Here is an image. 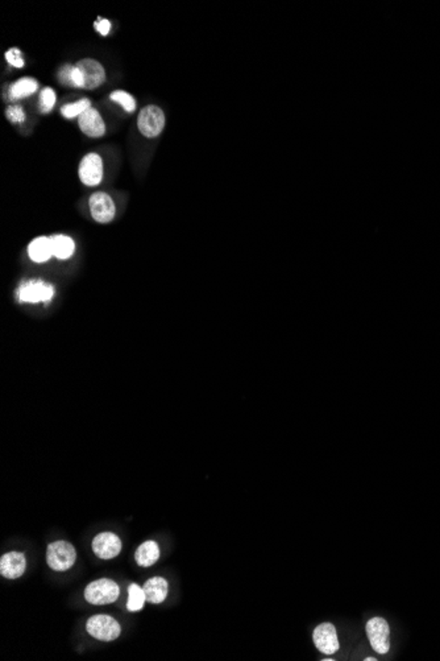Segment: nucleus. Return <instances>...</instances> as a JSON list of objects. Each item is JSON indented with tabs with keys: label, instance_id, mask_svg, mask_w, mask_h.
<instances>
[{
	"label": "nucleus",
	"instance_id": "1",
	"mask_svg": "<svg viewBox=\"0 0 440 661\" xmlns=\"http://www.w3.org/2000/svg\"><path fill=\"white\" fill-rule=\"evenodd\" d=\"M77 553L74 546L67 541H54L49 544L47 561L50 569L56 572H66L74 565Z\"/></svg>",
	"mask_w": 440,
	"mask_h": 661
},
{
	"label": "nucleus",
	"instance_id": "2",
	"mask_svg": "<svg viewBox=\"0 0 440 661\" xmlns=\"http://www.w3.org/2000/svg\"><path fill=\"white\" fill-rule=\"evenodd\" d=\"M119 593L120 590L116 582L107 578H102V580H98L87 584L85 589V598L88 604L103 606V604H114L119 598Z\"/></svg>",
	"mask_w": 440,
	"mask_h": 661
},
{
	"label": "nucleus",
	"instance_id": "3",
	"mask_svg": "<svg viewBox=\"0 0 440 661\" xmlns=\"http://www.w3.org/2000/svg\"><path fill=\"white\" fill-rule=\"evenodd\" d=\"M87 633H90L93 638L103 642H111L115 640L120 635V624L116 622L115 619L110 615H94L91 616L86 624Z\"/></svg>",
	"mask_w": 440,
	"mask_h": 661
},
{
	"label": "nucleus",
	"instance_id": "4",
	"mask_svg": "<svg viewBox=\"0 0 440 661\" xmlns=\"http://www.w3.org/2000/svg\"><path fill=\"white\" fill-rule=\"evenodd\" d=\"M139 131L145 137H156L163 132L165 127V114L158 106H146L137 118Z\"/></svg>",
	"mask_w": 440,
	"mask_h": 661
},
{
	"label": "nucleus",
	"instance_id": "5",
	"mask_svg": "<svg viewBox=\"0 0 440 661\" xmlns=\"http://www.w3.org/2000/svg\"><path fill=\"white\" fill-rule=\"evenodd\" d=\"M365 631L369 638L371 645L374 651L380 655H385L390 648V628L389 624L380 616L372 618L365 626Z\"/></svg>",
	"mask_w": 440,
	"mask_h": 661
},
{
	"label": "nucleus",
	"instance_id": "6",
	"mask_svg": "<svg viewBox=\"0 0 440 661\" xmlns=\"http://www.w3.org/2000/svg\"><path fill=\"white\" fill-rule=\"evenodd\" d=\"M18 296L21 303H49L54 296V288L42 280H29L20 286Z\"/></svg>",
	"mask_w": 440,
	"mask_h": 661
},
{
	"label": "nucleus",
	"instance_id": "7",
	"mask_svg": "<svg viewBox=\"0 0 440 661\" xmlns=\"http://www.w3.org/2000/svg\"><path fill=\"white\" fill-rule=\"evenodd\" d=\"M103 162L99 154H86L79 164V180L87 186H98L103 180Z\"/></svg>",
	"mask_w": 440,
	"mask_h": 661
},
{
	"label": "nucleus",
	"instance_id": "8",
	"mask_svg": "<svg viewBox=\"0 0 440 661\" xmlns=\"http://www.w3.org/2000/svg\"><path fill=\"white\" fill-rule=\"evenodd\" d=\"M88 208L93 218L99 223H108L115 218V202L107 193H94L88 200Z\"/></svg>",
	"mask_w": 440,
	"mask_h": 661
},
{
	"label": "nucleus",
	"instance_id": "9",
	"mask_svg": "<svg viewBox=\"0 0 440 661\" xmlns=\"http://www.w3.org/2000/svg\"><path fill=\"white\" fill-rule=\"evenodd\" d=\"M313 640L316 648L325 655H334L339 650V640L334 624L322 623L313 633Z\"/></svg>",
	"mask_w": 440,
	"mask_h": 661
},
{
	"label": "nucleus",
	"instance_id": "10",
	"mask_svg": "<svg viewBox=\"0 0 440 661\" xmlns=\"http://www.w3.org/2000/svg\"><path fill=\"white\" fill-rule=\"evenodd\" d=\"M76 67L79 69L83 77V89L93 90L100 86L105 81V67L93 58H83Z\"/></svg>",
	"mask_w": 440,
	"mask_h": 661
},
{
	"label": "nucleus",
	"instance_id": "11",
	"mask_svg": "<svg viewBox=\"0 0 440 661\" xmlns=\"http://www.w3.org/2000/svg\"><path fill=\"white\" fill-rule=\"evenodd\" d=\"M93 550L102 560H111L122 550V540L112 532H102L93 540Z\"/></svg>",
	"mask_w": 440,
	"mask_h": 661
},
{
	"label": "nucleus",
	"instance_id": "12",
	"mask_svg": "<svg viewBox=\"0 0 440 661\" xmlns=\"http://www.w3.org/2000/svg\"><path fill=\"white\" fill-rule=\"evenodd\" d=\"M27 567L25 556L20 552L6 553L0 560V573L8 580H15L24 575Z\"/></svg>",
	"mask_w": 440,
	"mask_h": 661
},
{
	"label": "nucleus",
	"instance_id": "13",
	"mask_svg": "<svg viewBox=\"0 0 440 661\" xmlns=\"http://www.w3.org/2000/svg\"><path fill=\"white\" fill-rule=\"evenodd\" d=\"M78 125L83 134L90 137H100L105 134V125L98 110L90 107L78 119Z\"/></svg>",
	"mask_w": 440,
	"mask_h": 661
},
{
	"label": "nucleus",
	"instance_id": "14",
	"mask_svg": "<svg viewBox=\"0 0 440 661\" xmlns=\"http://www.w3.org/2000/svg\"><path fill=\"white\" fill-rule=\"evenodd\" d=\"M146 601L151 604H163L168 595V582L163 577H154L144 584Z\"/></svg>",
	"mask_w": 440,
	"mask_h": 661
},
{
	"label": "nucleus",
	"instance_id": "15",
	"mask_svg": "<svg viewBox=\"0 0 440 661\" xmlns=\"http://www.w3.org/2000/svg\"><path fill=\"white\" fill-rule=\"evenodd\" d=\"M28 255L30 260H33L35 263L48 261L53 256L50 239L47 237H39L32 240L28 246Z\"/></svg>",
	"mask_w": 440,
	"mask_h": 661
},
{
	"label": "nucleus",
	"instance_id": "16",
	"mask_svg": "<svg viewBox=\"0 0 440 661\" xmlns=\"http://www.w3.org/2000/svg\"><path fill=\"white\" fill-rule=\"evenodd\" d=\"M52 243V252L53 256H56L59 260H66L74 255L76 251V243L67 235H54L50 238Z\"/></svg>",
	"mask_w": 440,
	"mask_h": 661
},
{
	"label": "nucleus",
	"instance_id": "17",
	"mask_svg": "<svg viewBox=\"0 0 440 661\" xmlns=\"http://www.w3.org/2000/svg\"><path fill=\"white\" fill-rule=\"evenodd\" d=\"M134 558L140 566H152L160 558V548L156 541H145L137 548Z\"/></svg>",
	"mask_w": 440,
	"mask_h": 661
},
{
	"label": "nucleus",
	"instance_id": "18",
	"mask_svg": "<svg viewBox=\"0 0 440 661\" xmlns=\"http://www.w3.org/2000/svg\"><path fill=\"white\" fill-rule=\"evenodd\" d=\"M39 87V84L36 79L30 77H24L16 81L13 85L10 87V96L12 101H16L20 98L30 96L33 94Z\"/></svg>",
	"mask_w": 440,
	"mask_h": 661
},
{
	"label": "nucleus",
	"instance_id": "19",
	"mask_svg": "<svg viewBox=\"0 0 440 661\" xmlns=\"http://www.w3.org/2000/svg\"><path fill=\"white\" fill-rule=\"evenodd\" d=\"M145 599H146V597H145L143 587H140L139 584H129V587H128V602H127L128 611L141 610L144 604H145Z\"/></svg>",
	"mask_w": 440,
	"mask_h": 661
},
{
	"label": "nucleus",
	"instance_id": "20",
	"mask_svg": "<svg viewBox=\"0 0 440 661\" xmlns=\"http://www.w3.org/2000/svg\"><path fill=\"white\" fill-rule=\"evenodd\" d=\"M90 107H91L90 99L82 98V99H79L76 103L64 106V107L61 108V114L65 116L66 119H71V118L82 115Z\"/></svg>",
	"mask_w": 440,
	"mask_h": 661
},
{
	"label": "nucleus",
	"instance_id": "21",
	"mask_svg": "<svg viewBox=\"0 0 440 661\" xmlns=\"http://www.w3.org/2000/svg\"><path fill=\"white\" fill-rule=\"evenodd\" d=\"M110 98H111V101H114L116 103L122 105V107H123L125 110H127L128 113H132V111H134V108H136V101H134V96H129V94L125 93V91H122V90L114 91V93L110 96Z\"/></svg>",
	"mask_w": 440,
	"mask_h": 661
},
{
	"label": "nucleus",
	"instance_id": "22",
	"mask_svg": "<svg viewBox=\"0 0 440 661\" xmlns=\"http://www.w3.org/2000/svg\"><path fill=\"white\" fill-rule=\"evenodd\" d=\"M54 105H56V93H54V90L50 89V87H45L41 91V96H40V110L42 113H49Z\"/></svg>",
	"mask_w": 440,
	"mask_h": 661
},
{
	"label": "nucleus",
	"instance_id": "23",
	"mask_svg": "<svg viewBox=\"0 0 440 661\" xmlns=\"http://www.w3.org/2000/svg\"><path fill=\"white\" fill-rule=\"evenodd\" d=\"M6 116L10 119L12 123H23L25 119V114L20 106H10L6 110Z\"/></svg>",
	"mask_w": 440,
	"mask_h": 661
},
{
	"label": "nucleus",
	"instance_id": "24",
	"mask_svg": "<svg viewBox=\"0 0 440 661\" xmlns=\"http://www.w3.org/2000/svg\"><path fill=\"white\" fill-rule=\"evenodd\" d=\"M73 67L70 65H65L61 67L58 72V79L62 85L65 86L73 87Z\"/></svg>",
	"mask_w": 440,
	"mask_h": 661
},
{
	"label": "nucleus",
	"instance_id": "25",
	"mask_svg": "<svg viewBox=\"0 0 440 661\" xmlns=\"http://www.w3.org/2000/svg\"><path fill=\"white\" fill-rule=\"evenodd\" d=\"M6 60L8 61V64H11L12 67H19V69L24 67V60L21 56V52L18 48L10 49L6 53Z\"/></svg>",
	"mask_w": 440,
	"mask_h": 661
},
{
	"label": "nucleus",
	"instance_id": "26",
	"mask_svg": "<svg viewBox=\"0 0 440 661\" xmlns=\"http://www.w3.org/2000/svg\"><path fill=\"white\" fill-rule=\"evenodd\" d=\"M94 26H95L96 30H98V32H99L102 36H107V35H108V32H110V29H111V24H110V21L105 19L98 20Z\"/></svg>",
	"mask_w": 440,
	"mask_h": 661
},
{
	"label": "nucleus",
	"instance_id": "27",
	"mask_svg": "<svg viewBox=\"0 0 440 661\" xmlns=\"http://www.w3.org/2000/svg\"><path fill=\"white\" fill-rule=\"evenodd\" d=\"M374 660H377V659H374V657H368V659H365V661H374Z\"/></svg>",
	"mask_w": 440,
	"mask_h": 661
}]
</instances>
